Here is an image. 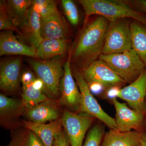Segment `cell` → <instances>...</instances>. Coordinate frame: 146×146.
Listing matches in <instances>:
<instances>
[{
	"label": "cell",
	"mask_w": 146,
	"mask_h": 146,
	"mask_svg": "<svg viewBox=\"0 0 146 146\" xmlns=\"http://www.w3.org/2000/svg\"><path fill=\"white\" fill-rule=\"evenodd\" d=\"M53 146H71L63 128L55 137Z\"/></svg>",
	"instance_id": "obj_29"
},
{
	"label": "cell",
	"mask_w": 146,
	"mask_h": 146,
	"mask_svg": "<svg viewBox=\"0 0 146 146\" xmlns=\"http://www.w3.org/2000/svg\"><path fill=\"white\" fill-rule=\"evenodd\" d=\"M129 2L133 8L144 13L146 16V0L129 1Z\"/></svg>",
	"instance_id": "obj_30"
},
{
	"label": "cell",
	"mask_w": 146,
	"mask_h": 146,
	"mask_svg": "<svg viewBox=\"0 0 146 146\" xmlns=\"http://www.w3.org/2000/svg\"><path fill=\"white\" fill-rule=\"evenodd\" d=\"M21 123L25 128L35 133L45 146H53L55 137L63 128L61 118L46 124L35 123L26 120H21Z\"/></svg>",
	"instance_id": "obj_17"
},
{
	"label": "cell",
	"mask_w": 146,
	"mask_h": 146,
	"mask_svg": "<svg viewBox=\"0 0 146 146\" xmlns=\"http://www.w3.org/2000/svg\"><path fill=\"white\" fill-rule=\"evenodd\" d=\"M25 109L22 100L0 94V117L3 125L13 127L18 125L20 117L25 114Z\"/></svg>",
	"instance_id": "obj_15"
},
{
	"label": "cell",
	"mask_w": 146,
	"mask_h": 146,
	"mask_svg": "<svg viewBox=\"0 0 146 146\" xmlns=\"http://www.w3.org/2000/svg\"><path fill=\"white\" fill-rule=\"evenodd\" d=\"M112 101L116 111L115 119L118 130L121 132L143 131L146 125L144 113L131 109L126 104L119 102L117 98Z\"/></svg>",
	"instance_id": "obj_10"
},
{
	"label": "cell",
	"mask_w": 146,
	"mask_h": 146,
	"mask_svg": "<svg viewBox=\"0 0 146 146\" xmlns=\"http://www.w3.org/2000/svg\"><path fill=\"white\" fill-rule=\"evenodd\" d=\"M117 98L125 101L131 109L144 113L146 98V69L135 81L120 89Z\"/></svg>",
	"instance_id": "obj_11"
},
{
	"label": "cell",
	"mask_w": 146,
	"mask_h": 146,
	"mask_svg": "<svg viewBox=\"0 0 146 146\" xmlns=\"http://www.w3.org/2000/svg\"><path fill=\"white\" fill-rule=\"evenodd\" d=\"M86 15L85 21L92 15L102 16L109 22L131 18L146 25V16L136 10L129 1L114 0H79Z\"/></svg>",
	"instance_id": "obj_2"
},
{
	"label": "cell",
	"mask_w": 146,
	"mask_h": 146,
	"mask_svg": "<svg viewBox=\"0 0 146 146\" xmlns=\"http://www.w3.org/2000/svg\"><path fill=\"white\" fill-rule=\"evenodd\" d=\"M31 0L5 1L9 16L18 28H21L26 19L27 13L32 5Z\"/></svg>",
	"instance_id": "obj_22"
},
{
	"label": "cell",
	"mask_w": 146,
	"mask_h": 146,
	"mask_svg": "<svg viewBox=\"0 0 146 146\" xmlns=\"http://www.w3.org/2000/svg\"><path fill=\"white\" fill-rule=\"evenodd\" d=\"M26 129V131L21 133V137L25 146H45L37 135L33 131Z\"/></svg>",
	"instance_id": "obj_28"
},
{
	"label": "cell",
	"mask_w": 146,
	"mask_h": 146,
	"mask_svg": "<svg viewBox=\"0 0 146 146\" xmlns=\"http://www.w3.org/2000/svg\"><path fill=\"white\" fill-rule=\"evenodd\" d=\"M99 59L105 62L126 83L129 84L145 69L144 63L132 49L120 53L101 54Z\"/></svg>",
	"instance_id": "obj_3"
},
{
	"label": "cell",
	"mask_w": 146,
	"mask_h": 146,
	"mask_svg": "<svg viewBox=\"0 0 146 146\" xmlns=\"http://www.w3.org/2000/svg\"><path fill=\"white\" fill-rule=\"evenodd\" d=\"M140 146H146V133L143 132L140 133Z\"/></svg>",
	"instance_id": "obj_35"
},
{
	"label": "cell",
	"mask_w": 146,
	"mask_h": 146,
	"mask_svg": "<svg viewBox=\"0 0 146 146\" xmlns=\"http://www.w3.org/2000/svg\"><path fill=\"white\" fill-rule=\"evenodd\" d=\"M7 146H25L22 140L21 133L14 136Z\"/></svg>",
	"instance_id": "obj_34"
},
{
	"label": "cell",
	"mask_w": 146,
	"mask_h": 146,
	"mask_svg": "<svg viewBox=\"0 0 146 146\" xmlns=\"http://www.w3.org/2000/svg\"><path fill=\"white\" fill-rule=\"evenodd\" d=\"M36 48L24 44L12 31H3L0 34V55H17L36 58Z\"/></svg>",
	"instance_id": "obj_14"
},
{
	"label": "cell",
	"mask_w": 146,
	"mask_h": 146,
	"mask_svg": "<svg viewBox=\"0 0 146 146\" xmlns=\"http://www.w3.org/2000/svg\"><path fill=\"white\" fill-rule=\"evenodd\" d=\"M72 73L81 94L80 112L96 118L110 129L118 130L115 119L107 114L101 107L90 91L88 83L80 70L75 67Z\"/></svg>",
	"instance_id": "obj_5"
},
{
	"label": "cell",
	"mask_w": 146,
	"mask_h": 146,
	"mask_svg": "<svg viewBox=\"0 0 146 146\" xmlns=\"http://www.w3.org/2000/svg\"><path fill=\"white\" fill-rule=\"evenodd\" d=\"M41 19L39 13L32 5L28 11L26 21L21 29L22 35L36 49L43 40L41 34Z\"/></svg>",
	"instance_id": "obj_18"
},
{
	"label": "cell",
	"mask_w": 146,
	"mask_h": 146,
	"mask_svg": "<svg viewBox=\"0 0 146 146\" xmlns=\"http://www.w3.org/2000/svg\"><path fill=\"white\" fill-rule=\"evenodd\" d=\"M61 5L68 21L72 25L76 26L79 22L78 10L76 4L72 0H62Z\"/></svg>",
	"instance_id": "obj_26"
},
{
	"label": "cell",
	"mask_w": 146,
	"mask_h": 146,
	"mask_svg": "<svg viewBox=\"0 0 146 146\" xmlns=\"http://www.w3.org/2000/svg\"><path fill=\"white\" fill-rule=\"evenodd\" d=\"M144 114L145 116V119L146 125V98L145 100V104H144Z\"/></svg>",
	"instance_id": "obj_36"
},
{
	"label": "cell",
	"mask_w": 146,
	"mask_h": 146,
	"mask_svg": "<svg viewBox=\"0 0 146 146\" xmlns=\"http://www.w3.org/2000/svg\"><path fill=\"white\" fill-rule=\"evenodd\" d=\"M33 82L22 86L21 100L25 110L50 98L43 91L35 89Z\"/></svg>",
	"instance_id": "obj_23"
},
{
	"label": "cell",
	"mask_w": 146,
	"mask_h": 146,
	"mask_svg": "<svg viewBox=\"0 0 146 146\" xmlns=\"http://www.w3.org/2000/svg\"><path fill=\"white\" fill-rule=\"evenodd\" d=\"M32 6L38 11L41 19L49 17L58 11L55 1L52 0H33Z\"/></svg>",
	"instance_id": "obj_24"
},
{
	"label": "cell",
	"mask_w": 146,
	"mask_h": 146,
	"mask_svg": "<svg viewBox=\"0 0 146 146\" xmlns=\"http://www.w3.org/2000/svg\"><path fill=\"white\" fill-rule=\"evenodd\" d=\"M64 74L60 84V105L72 112H80L81 94L73 77L71 67V54L63 65Z\"/></svg>",
	"instance_id": "obj_8"
},
{
	"label": "cell",
	"mask_w": 146,
	"mask_h": 146,
	"mask_svg": "<svg viewBox=\"0 0 146 146\" xmlns=\"http://www.w3.org/2000/svg\"><path fill=\"white\" fill-rule=\"evenodd\" d=\"M80 70L87 83L100 84L106 89L113 86L121 87L126 83L105 62L100 59Z\"/></svg>",
	"instance_id": "obj_9"
},
{
	"label": "cell",
	"mask_w": 146,
	"mask_h": 146,
	"mask_svg": "<svg viewBox=\"0 0 146 146\" xmlns=\"http://www.w3.org/2000/svg\"><path fill=\"white\" fill-rule=\"evenodd\" d=\"M29 64L37 78L44 84L49 95L54 98L60 96V84L64 74L63 65L59 59L47 60L29 59Z\"/></svg>",
	"instance_id": "obj_4"
},
{
	"label": "cell",
	"mask_w": 146,
	"mask_h": 146,
	"mask_svg": "<svg viewBox=\"0 0 146 146\" xmlns=\"http://www.w3.org/2000/svg\"><path fill=\"white\" fill-rule=\"evenodd\" d=\"M34 74L30 71H26L22 74L21 77V82L23 85L31 83L36 78Z\"/></svg>",
	"instance_id": "obj_31"
},
{
	"label": "cell",
	"mask_w": 146,
	"mask_h": 146,
	"mask_svg": "<svg viewBox=\"0 0 146 146\" xmlns=\"http://www.w3.org/2000/svg\"><path fill=\"white\" fill-rule=\"evenodd\" d=\"M140 133L110 129L105 134L101 146H140Z\"/></svg>",
	"instance_id": "obj_20"
},
{
	"label": "cell",
	"mask_w": 146,
	"mask_h": 146,
	"mask_svg": "<svg viewBox=\"0 0 146 146\" xmlns=\"http://www.w3.org/2000/svg\"><path fill=\"white\" fill-rule=\"evenodd\" d=\"M21 60L16 58L1 63L0 67V88L5 93L11 94L20 87Z\"/></svg>",
	"instance_id": "obj_13"
},
{
	"label": "cell",
	"mask_w": 146,
	"mask_h": 146,
	"mask_svg": "<svg viewBox=\"0 0 146 146\" xmlns=\"http://www.w3.org/2000/svg\"><path fill=\"white\" fill-rule=\"evenodd\" d=\"M28 121L38 124H46L59 119L63 113L57 103L49 98L25 110Z\"/></svg>",
	"instance_id": "obj_12"
},
{
	"label": "cell",
	"mask_w": 146,
	"mask_h": 146,
	"mask_svg": "<svg viewBox=\"0 0 146 146\" xmlns=\"http://www.w3.org/2000/svg\"><path fill=\"white\" fill-rule=\"evenodd\" d=\"M130 25L132 49L146 69V25L134 20Z\"/></svg>",
	"instance_id": "obj_21"
},
{
	"label": "cell",
	"mask_w": 146,
	"mask_h": 146,
	"mask_svg": "<svg viewBox=\"0 0 146 146\" xmlns=\"http://www.w3.org/2000/svg\"><path fill=\"white\" fill-rule=\"evenodd\" d=\"M88 84L90 91L92 94H99L106 90L104 86L100 84L92 82Z\"/></svg>",
	"instance_id": "obj_33"
},
{
	"label": "cell",
	"mask_w": 146,
	"mask_h": 146,
	"mask_svg": "<svg viewBox=\"0 0 146 146\" xmlns=\"http://www.w3.org/2000/svg\"><path fill=\"white\" fill-rule=\"evenodd\" d=\"M69 45L68 39H44L36 49V58L47 60L61 56L67 52Z\"/></svg>",
	"instance_id": "obj_19"
},
{
	"label": "cell",
	"mask_w": 146,
	"mask_h": 146,
	"mask_svg": "<svg viewBox=\"0 0 146 146\" xmlns=\"http://www.w3.org/2000/svg\"><path fill=\"white\" fill-rule=\"evenodd\" d=\"M0 30L1 31H12L22 34L21 31L14 23L9 16L5 1L0 2Z\"/></svg>",
	"instance_id": "obj_25"
},
{
	"label": "cell",
	"mask_w": 146,
	"mask_h": 146,
	"mask_svg": "<svg viewBox=\"0 0 146 146\" xmlns=\"http://www.w3.org/2000/svg\"><path fill=\"white\" fill-rule=\"evenodd\" d=\"M104 135V129L100 124H96L89 131L83 146H100Z\"/></svg>",
	"instance_id": "obj_27"
},
{
	"label": "cell",
	"mask_w": 146,
	"mask_h": 146,
	"mask_svg": "<svg viewBox=\"0 0 146 146\" xmlns=\"http://www.w3.org/2000/svg\"><path fill=\"white\" fill-rule=\"evenodd\" d=\"M95 118L85 113H76L64 110L61 117L63 129L71 146H83V141L87 130Z\"/></svg>",
	"instance_id": "obj_7"
},
{
	"label": "cell",
	"mask_w": 146,
	"mask_h": 146,
	"mask_svg": "<svg viewBox=\"0 0 146 146\" xmlns=\"http://www.w3.org/2000/svg\"><path fill=\"white\" fill-rule=\"evenodd\" d=\"M131 49L130 23L125 19L110 22L102 54L120 53Z\"/></svg>",
	"instance_id": "obj_6"
},
{
	"label": "cell",
	"mask_w": 146,
	"mask_h": 146,
	"mask_svg": "<svg viewBox=\"0 0 146 146\" xmlns=\"http://www.w3.org/2000/svg\"><path fill=\"white\" fill-rule=\"evenodd\" d=\"M121 89V88L119 86H113L109 87L106 90V96L108 98L111 100L117 98L118 93Z\"/></svg>",
	"instance_id": "obj_32"
},
{
	"label": "cell",
	"mask_w": 146,
	"mask_h": 146,
	"mask_svg": "<svg viewBox=\"0 0 146 146\" xmlns=\"http://www.w3.org/2000/svg\"><path fill=\"white\" fill-rule=\"evenodd\" d=\"M41 34L43 39H68V27L59 11L41 19Z\"/></svg>",
	"instance_id": "obj_16"
},
{
	"label": "cell",
	"mask_w": 146,
	"mask_h": 146,
	"mask_svg": "<svg viewBox=\"0 0 146 146\" xmlns=\"http://www.w3.org/2000/svg\"><path fill=\"white\" fill-rule=\"evenodd\" d=\"M110 22L97 16L82 31L70 51L71 62L82 70L99 59Z\"/></svg>",
	"instance_id": "obj_1"
}]
</instances>
